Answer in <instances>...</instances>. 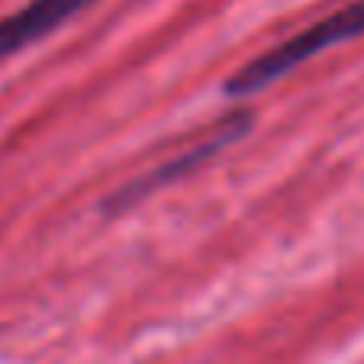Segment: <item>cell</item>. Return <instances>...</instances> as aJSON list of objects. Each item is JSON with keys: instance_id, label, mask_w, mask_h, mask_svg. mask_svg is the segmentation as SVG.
Masks as SVG:
<instances>
[{"instance_id": "6da1fadb", "label": "cell", "mask_w": 364, "mask_h": 364, "mask_svg": "<svg viewBox=\"0 0 364 364\" xmlns=\"http://www.w3.org/2000/svg\"><path fill=\"white\" fill-rule=\"evenodd\" d=\"M355 36H364V0H355L351 7H342L336 14L323 16V20L309 23L303 33L290 36V39L277 42L274 48L262 52L258 58L239 68L226 84L229 97H245L255 94V90L274 84L277 77H284L287 71H294L296 65H303L306 58L319 55L323 48L329 46H342V42L355 39Z\"/></svg>"}, {"instance_id": "7a4b0ae2", "label": "cell", "mask_w": 364, "mask_h": 364, "mask_svg": "<svg viewBox=\"0 0 364 364\" xmlns=\"http://www.w3.org/2000/svg\"><path fill=\"white\" fill-rule=\"evenodd\" d=\"M248 123H252V117H248V113H242V117H226L213 132H210V136L203 139V142L191 145V149H184L181 155H174L171 161H165V165H159V168H151L149 174H142V178H136L132 184H126L119 193H113L107 206H110V210H126L129 203L149 197L151 191H159V187H165V184H171V181L191 174L193 168L203 165V161L210 159L216 149H223V145H229L232 139H239L242 132H245Z\"/></svg>"}, {"instance_id": "3957f363", "label": "cell", "mask_w": 364, "mask_h": 364, "mask_svg": "<svg viewBox=\"0 0 364 364\" xmlns=\"http://www.w3.org/2000/svg\"><path fill=\"white\" fill-rule=\"evenodd\" d=\"M94 0H29L26 7L14 10L0 20V62L14 52L39 42L52 29H58L65 20L87 10Z\"/></svg>"}]
</instances>
